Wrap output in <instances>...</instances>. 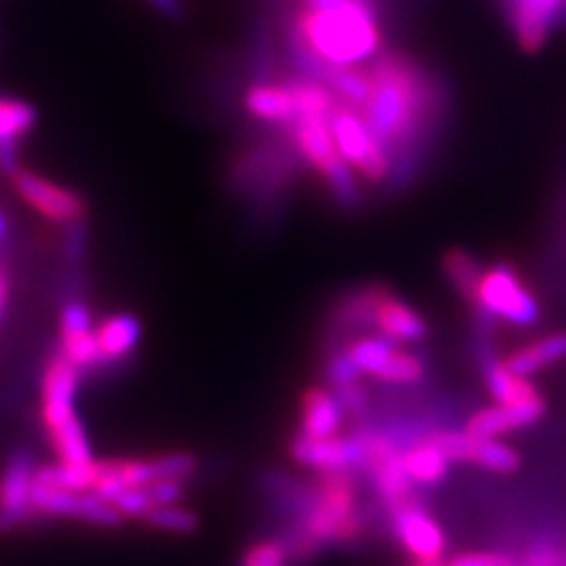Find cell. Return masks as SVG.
<instances>
[{
  "instance_id": "3",
  "label": "cell",
  "mask_w": 566,
  "mask_h": 566,
  "mask_svg": "<svg viewBox=\"0 0 566 566\" xmlns=\"http://www.w3.org/2000/svg\"><path fill=\"white\" fill-rule=\"evenodd\" d=\"M293 139L305 156V161L314 166L326 177L338 203L352 208L359 203V189L354 182L352 166L345 161V156L338 149V142L333 137L328 118L318 116H300L293 120Z\"/></svg>"
},
{
  "instance_id": "21",
  "label": "cell",
  "mask_w": 566,
  "mask_h": 566,
  "mask_svg": "<svg viewBox=\"0 0 566 566\" xmlns=\"http://www.w3.org/2000/svg\"><path fill=\"white\" fill-rule=\"evenodd\" d=\"M374 324L380 328V335L395 343H418L428 338V322L413 307L397 300L392 293L376 310Z\"/></svg>"
},
{
  "instance_id": "22",
  "label": "cell",
  "mask_w": 566,
  "mask_h": 566,
  "mask_svg": "<svg viewBox=\"0 0 566 566\" xmlns=\"http://www.w3.org/2000/svg\"><path fill=\"white\" fill-rule=\"evenodd\" d=\"M480 366H482V376H484L489 395L499 403H520V401H531L541 397V392L534 385H531L526 378L512 374L505 359L503 361L495 359L489 349L480 354Z\"/></svg>"
},
{
  "instance_id": "11",
  "label": "cell",
  "mask_w": 566,
  "mask_h": 566,
  "mask_svg": "<svg viewBox=\"0 0 566 566\" xmlns=\"http://www.w3.org/2000/svg\"><path fill=\"white\" fill-rule=\"evenodd\" d=\"M255 482L258 491L268 501V507L286 526H295L307 520L318 503V484L303 482L295 474L281 470H260Z\"/></svg>"
},
{
  "instance_id": "35",
  "label": "cell",
  "mask_w": 566,
  "mask_h": 566,
  "mask_svg": "<svg viewBox=\"0 0 566 566\" xmlns=\"http://www.w3.org/2000/svg\"><path fill=\"white\" fill-rule=\"evenodd\" d=\"M449 566H520V559L501 553H468L455 557Z\"/></svg>"
},
{
  "instance_id": "29",
  "label": "cell",
  "mask_w": 566,
  "mask_h": 566,
  "mask_svg": "<svg viewBox=\"0 0 566 566\" xmlns=\"http://www.w3.org/2000/svg\"><path fill=\"white\" fill-rule=\"evenodd\" d=\"M324 83L333 93H338L345 99V104L357 106V109L370 93V76L354 66H331Z\"/></svg>"
},
{
  "instance_id": "18",
  "label": "cell",
  "mask_w": 566,
  "mask_h": 566,
  "mask_svg": "<svg viewBox=\"0 0 566 566\" xmlns=\"http://www.w3.org/2000/svg\"><path fill=\"white\" fill-rule=\"evenodd\" d=\"M39 114L20 97H0V170L20 168V142L33 130Z\"/></svg>"
},
{
  "instance_id": "23",
  "label": "cell",
  "mask_w": 566,
  "mask_h": 566,
  "mask_svg": "<svg viewBox=\"0 0 566 566\" xmlns=\"http://www.w3.org/2000/svg\"><path fill=\"white\" fill-rule=\"evenodd\" d=\"M245 109L260 120L293 123L297 120V106L286 83H258L243 97Z\"/></svg>"
},
{
  "instance_id": "33",
  "label": "cell",
  "mask_w": 566,
  "mask_h": 566,
  "mask_svg": "<svg viewBox=\"0 0 566 566\" xmlns=\"http://www.w3.org/2000/svg\"><path fill=\"white\" fill-rule=\"evenodd\" d=\"M239 566H291L289 547L279 536L248 547Z\"/></svg>"
},
{
  "instance_id": "24",
  "label": "cell",
  "mask_w": 566,
  "mask_h": 566,
  "mask_svg": "<svg viewBox=\"0 0 566 566\" xmlns=\"http://www.w3.org/2000/svg\"><path fill=\"white\" fill-rule=\"evenodd\" d=\"M562 359H566V333H553L517 352H512L505 364L515 376L531 378L541 374L543 368L559 364Z\"/></svg>"
},
{
  "instance_id": "17",
  "label": "cell",
  "mask_w": 566,
  "mask_h": 566,
  "mask_svg": "<svg viewBox=\"0 0 566 566\" xmlns=\"http://www.w3.org/2000/svg\"><path fill=\"white\" fill-rule=\"evenodd\" d=\"M545 411L547 403L543 397L520 403H495L489 406V409L474 411L465 422V432L474 437L495 439L501 434L528 428V424L538 422L545 416Z\"/></svg>"
},
{
  "instance_id": "37",
  "label": "cell",
  "mask_w": 566,
  "mask_h": 566,
  "mask_svg": "<svg viewBox=\"0 0 566 566\" xmlns=\"http://www.w3.org/2000/svg\"><path fill=\"white\" fill-rule=\"evenodd\" d=\"M8 295H10V279L6 270H0V318H3L6 305H8Z\"/></svg>"
},
{
  "instance_id": "25",
  "label": "cell",
  "mask_w": 566,
  "mask_h": 566,
  "mask_svg": "<svg viewBox=\"0 0 566 566\" xmlns=\"http://www.w3.org/2000/svg\"><path fill=\"white\" fill-rule=\"evenodd\" d=\"M403 468L418 486H434L447 480L451 460L430 439H424L420 444L403 451Z\"/></svg>"
},
{
  "instance_id": "12",
  "label": "cell",
  "mask_w": 566,
  "mask_h": 566,
  "mask_svg": "<svg viewBox=\"0 0 566 566\" xmlns=\"http://www.w3.org/2000/svg\"><path fill=\"white\" fill-rule=\"evenodd\" d=\"M291 458L297 465L316 472H354L364 468V444L359 434L347 439H307L295 437L291 441Z\"/></svg>"
},
{
  "instance_id": "16",
  "label": "cell",
  "mask_w": 566,
  "mask_h": 566,
  "mask_svg": "<svg viewBox=\"0 0 566 566\" xmlns=\"http://www.w3.org/2000/svg\"><path fill=\"white\" fill-rule=\"evenodd\" d=\"M93 324V312L81 300H71V303L64 305L60 316V352L81 370L102 366Z\"/></svg>"
},
{
  "instance_id": "8",
  "label": "cell",
  "mask_w": 566,
  "mask_h": 566,
  "mask_svg": "<svg viewBox=\"0 0 566 566\" xmlns=\"http://www.w3.org/2000/svg\"><path fill=\"white\" fill-rule=\"evenodd\" d=\"M12 185L14 191L20 193V199L33 208L39 216L48 222L55 224H78L85 218V201L81 193L71 191L57 182L48 180V177L27 170V168H17L12 175Z\"/></svg>"
},
{
  "instance_id": "34",
  "label": "cell",
  "mask_w": 566,
  "mask_h": 566,
  "mask_svg": "<svg viewBox=\"0 0 566 566\" xmlns=\"http://www.w3.org/2000/svg\"><path fill=\"white\" fill-rule=\"evenodd\" d=\"M326 376H328V382L333 385V389H340V387L359 382L361 370L349 361V357H347L345 349H343L340 354H335V357L328 361Z\"/></svg>"
},
{
  "instance_id": "32",
  "label": "cell",
  "mask_w": 566,
  "mask_h": 566,
  "mask_svg": "<svg viewBox=\"0 0 566 566\" xmlns=\"http://www.w3.org/2000/svg\"><path fill=\"white\" fill-rule=\"evenodd\" d=\"M520 566H566L564 538L555 534L536 538L531 547H526V555Z\"/></svg>"
},
{
  "instance_id": "20",
  "label": "cell",
  "mask_w": 566,
  "mask_h": 566,
  "mask_svg": "<svg viewBox=\"0 0 566 566\" xmlns=\"http://www.w3.org/2000/svg\"><path fill=\"white\" fill-rule=\"evenodd\" d=\"M99 364H116L128 359L142 340V324L133 314H112L95 326Z\"/></svg>"
},
{
  "instance_id": "5",
  "label": "cell",
  "mask_w": 566,
  "mask_h": 566,
  "mask_svg": "<svg viewBox=\"0 0 566 566\" xmlns=\"http://www.w3.org/2000/svg\"><path fill=\"white\" fill-rule=\"evenodd\" d=\"M474 305L482 310L484 316H501L517 326H531L541 316L536 295L524 286L520 274L507 262L493 264L482 274Z\"/></svg>"
},
{
  "instance_id": "9",
  "label": "cell",
  "mask_w": 566,
  "mask_h": 566,
  "mask_svg": "<svg viewBox=\"0 0 566 566\" xmlns=\"http://www.w3.org/2000/svg\"><path fill=\"white\" fill-rule=\"evenodd\" d=\"M430 441L449 455L451 463H468L495 474H512L522 468V455L499 439L474 437L465 430H434Z\"/></svg>"
},
{
  "instance_id": "40",
  "label": "cell",
  "mask_w": 566,
  "mask_h": 566,
  "mask_svg": "<svg viewBox=\"0 0 566 566\" xmlns=\"http://www.w3.org/2000/svg\"><path fill=\"white\" fill-rule=\"evenodd\" d=\"M3 234H6V220L0 216V239H3Z\"/></svg>"
},
{
  "instance_id": "15",
  "label": "cell",
  "mask_w": 566,
  "mask_h": 566,
  "mask_svg": "<svg viewBox=\"0 0 566 566\" xmlns=\"http://www.w3.org/2000/svg\"><path fill=\"white\" fill-rule=\"evenodd\" d=\"M510 27L524 52H538L566 6V0H503Z\"/></svg>"
},
{
  "instance_id": "7",
  "label": "cell",
  "mask_w": 566,
  "mask_h": 566,
  "mask_svg": "<svg viewBox=\"0 0 566 566\" xmlns=\"http://www.w3.org/2000/svg\"><path fill=\"white\" fill-rule=\"evenodd\" d=\"M31 505H33V515H41V517L78 520V522L104 526V528H114L123 524L120 512L114 507V503L99 499L97 493L43 486L35 482V476H33Z\"/></svg>"
},
{
  "instance_id": "27",
  "label": "cell",
  "mask_w": 566,
  "mask_h": 566,
  "mask_svg": "<svg viewBox=\"0 0 566 566\" xmlns=\"http://www.w3.org/2000/svg\"><path fill=\"white\" fill-rule=\"evenodd\" d=\"M441 264H444V272L453 283V289L465 300H470V303H474L476 289H480V281L484 274L480 262H476L468 251H463V248H451V251L444 253Z\"/></svg>"
},
{
  "instance_id": "31",
  "label": "cell",
  "mask_w": 566,
  "mask_h": 566,
  "mask_svg": "<svg viewBox=\"0 0 566 566\" xmlns=\"http://www.w3.org/2000/svg\"><path fill=\"white\" fill-rule=\"evenodd\" d=\"M424 370H428V366H424V361L420 357L397 349L392 357L385 361V366L378 370L376 378L382 382H392V385H413L424 378Z\"/></svg>"
},
{
  "instance_id": "39",
  "label": "cell",
  "mask_w": 566,
  "mask_h": 566,
  "mask_svg": "<svg viewBox=\"0 0 566 566\" xmlns=\"http://www.w3.org/2000/svg\"><path fill=\"white\" fill-rule=\"evenodd\" d=\"M418 566H444V564H441V559H437V562H418Z\"/></svg>"
},
{
  "instance_id": "36",
  "label": "cell",
  "mask_w": 566,
  "mask_h": 566,
  "mask_svg": "<svg viewBox=\"0 0 566 566\" xmlns=\"http://www.w3.org/2000/svg\"><path fill=\"white\" fill-rule=\"evenodd\" d=\"M147 3H149L156 12H161L164 17H168V20H180V17L185 14L182 0H147Z\"/></svg>"
},
{
  "instance_id": "6",
  "label": "cell",
  "mask_w": 566,
  "mask_h": 566,
  "mask_svg": "<svg viewBox=\"0 0 566 566\" xmlns=\"http://www.w3.org/2000/svg\"><path fill=\"white\" fill-rule=\"evenodd\" d=\"M328 126L333 130L338 149L345 156V161L359 170L366 180L382 182L389 177V156L378 145V139L370 135L364 118L354 112L349 104H338L328 118Z\"/></svg>"
},
{
  "instance_id": "10",
  "label": "cell",
  "mask_w": 566,
  "mask_h": 566,
  "mask_svg": "<svg viewBox=\"0 0 566 566\" xmlns=\"http://www.w3.org/2000/svg\"><path fill=\"white\" fill-rule=\"evenodd\" d=\"M81 382V368L71 364L64 354H55L43 370L41 395H43V424L48 434L62 432L71 424L81 422L76 413V395Z\"/></svg>"
},
{
  "instance_id": "13",
  "label": "cell",
  "mask_w": 566,
  "mask_h": 566,
  "mask_svg": "<svg viewBox=\"0 0 566 566\" xmlns=\"http://www.w3.org/2000/svg\"><path fill=\"white\" fill-rule=\"evenodd\" d=\"M35 465L29 453H14L0 472V534L20 528L31 515Z\"/></svg>"
},
{
  "instance_id": "41",
  "label": "cell",
  "mask_w": 566,
  "mask_h": 566,
  "mask_svg": "<svg viewBox=\"0 0 566 566\" xmlns=\"http://www.w3.org/2000/svg\"><path fill=\"white\" fill-rule=\"evenodd\" d=\"M413 566H418V564H413Z\"/></svg>"
},
{
  "instance_id": "26",
  "label": "cell",
  "mask_w": 566,
  "mask_h": 566,
  "mask_svg": "<svg viewBox=\"0 0 566 566\" xmlns=\"http://www.w3.org/2000/svg\"><path fill=\"white\" fill-rule=\"evenodd\" d=\"M289 91L295 99L297 116H318V118H331L335 112V95L331 87L316 78H291L286 81Z\"/></svg>"
},
{
  "instance_id": "28",
  "label": "cell",
  "mask_w": 566,
  "mask_h": 566,
  "mask_svg": "<svg viewBox=\"0 0 566 566\" xmlns=\"http://www.w3.org/2000/svg\"><path fill=\"white\" fill-rule=\"evenodd\" d=\"M395 352H397V343L385 338V335H370V338H359L345 349L349 361L357 366L361 374L374 376V378Z\"/></svg>"
},
{
  "instance_id": "1",
  "label": "cell",
  "mask_w": 566,
  "mask_h": 566,
  "mask_svg": "<svg viewBox=\"0 0 566 566\" xmlns=\"http://www.w3.org/2000/svg\"><path fill=\"white\" fill-rule=\"evenodd\" d=\"M295 35L331 66H354L380 50V29L368 0L307 8L297 17Z\"/></svg>"
},
{
  "instance_id": "38",
  "label": "cell",
  "mask_w": 566,
  "mask_h": 566,
  "mask_svg": "<svg viewBox=\"0 0 566 566\" xmlns=\"http://www.w3.org/2000/svg\"><path fill=\"white\" fill-rule=\"evenodd\" d=\"M307 8H335L345 3V0H305Z\"/></svg>"
},
{
  "instance_id": "14",
  "label": "cell",
  "mask_w": 566,
  "mask_h": 566,
  "mask_svg": "<svg viewBox=\"0 0 566 566\" xmlns=\"http://www.w3.org/2000/svg\"><path fill=\"white\" fill-rule=\"evenodd\" d=\"M389 528L395 538L409 551L418 562H437L444 557L447 536L434 522L428 510L420 503L406 505L389 517Z\"/></svg>"
},
{
  "instance_id": "30",
  "label": "cell",
  "mask_w": 566,
  "mask_h": 566,
  "mask_svg": "<svg viewBox=\"0 0 566 566\" xmlns=\"http://www.w3.org/2000/svg\"><path fill=\"white\" fill-rule=\"evenodd\" d=\"M142 522L158 528V531H168V534H177V536L197 534V531L201 528V520H199L197 512L182 507L180 503L158 505Z\"/></svg>"
},
{
  "instance_id": "4",
  "label": "cell",
  "mask_w": 566,
  "mask_h": 566,
  "mask_svg": "<svg viewBox=\"0 0 566 566\" xmlns=\"http://www.w3.org/2000/svg\"><path fill=\"white\" fill-rule=\"evenodd\" d=\"M197 470V458L185 451L156 455L149 460H104V463H99V476L93 493L114 503L123 491L142 489L164 480L187 482Z\"/></svg>"
},
{
  "instance_id": "19",
  "label": "cell",
  "mask_w": 566,
  "mask_h": 566,
  "mask_svg": "<svg viewBox=\"0 0 566 566\" xmlns=\"http://www.w3.org/2000/svg\"><path fill=\"white\" fill-rule=\"evenodd\" d=\"M345 418V406L340 397L326 387H307L303 395V420H300V437L331 439L340 432Z\"/></svg>"
},
{
  "instance_id": "2",
  "label": "cell",
  "mask_w": 566,
  "mask_h": 566,
  "mask_svg": "<svg viewBox=\"0 0 566 566\" xmlns=\"http://www.w3.org/2000/svg\"><path fill=\"white\" fill-rule=\"evenodd\" d=\"M370 93L361 104L364 123L389 156L409 145L422 114V87L416 69L399 57H382L370 71Z\"/></svg>"
}]
</instances>
